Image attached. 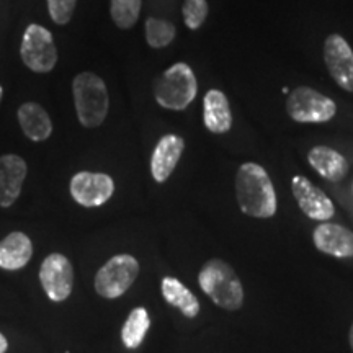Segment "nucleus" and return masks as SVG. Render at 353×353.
<instances>
[{"mask_svg":"<svg viewBox=\"0 0 353 353\" xmlns=\"http://www.w3.org/2000/svg\"><path fill=\"white\" fill-rule=\"evenodd\" d=\"M291 190H293V195L296 198L299 208L311 219L329 221L334 216L335 208L332 200L314 183L309 182L306 176H293Z\"/></svg>","mask_w":353,"mask_h":353,"instance_id":"11","label":"nucleus"},{"mask_svg":"<svg viewBox=\"0 0 353 353\" xmlns=\"http://www.w3.org/2000/svg\"><path fill=\"white\" fill-rule=\"evenodd\" d=\"M307 161L312 169L329 182H341L348 174L347 159L327 145L312 148L307 154Z\"/></svg>","mask_w":353,"mask_h":353,"instance_id":"16","label":"nucleus"},{"mask_svg":"<svg viewBox=\"0 0 353 353\" xmlns=\"http://www.w3.org/2000/svg\"><path fill=\"white\" fill-rule=\"evenodd\" d=\"M286 112L298 123H325L337 113L332 99L311 87H296L288 94Z\"/></svg>","mask_w":353,"mask_h":353,"instance_id":"6","label":"nucleus"},{"mask_svg":"<svg viewBox=\"0 0 353 353\" xmlns=\"http://www.w3.org/2000/svg\"><path fill=\"white\" fill-rule=\"evenodd\" d=\"M74 103L79 121L85 128H97L105 121L110 108L108 90L101 77L82 72L72 82Z\"/></svg>","mask_w":353,"mask_h":353,"instance_id":"3","label":"nucleus"},{"mask_svg":"<svg viewBox=\"0 0 353 353\" xmlns=\"http://www.w3.org/2000/svg\"><path fill=\"white\" fill-rule=\"evenodd\" d=\"M203 120L206 130L214 134L228 132L232 126V113L228 97L218 88L208 90L203 99Z\"/></svg>","mask_w":353,"mask_h":353,"instance_id":"15","label":"nucleus"},{"mask_svg":"<svg viewBox=\"0 0 353 353\" xmlns=\"http://www.w3.org/2000/svg\"><path fill=\"white\" fill-rule=\"evenodd\" d=\"M175 25L167 20L161 19H151L145 20V41L151 48L161 50V48L169 46L175 38Z\"/></svg>","mask_w":353,"mask_h":353,"instance_id":"21","label":"nucleus"},{"mask_svg":"<svg viewBox=\"0 0 353 353\" xmlns=\"http://www.w3.org/2000/svg\"><path fill=\"white\" fill-rule=\"evenodd\" d=\"M324 63L337 85L345 92H353V51L345 38L337 33L325 38Z\"/></svg>","mask_w":353,"mask_h":353,"instance_id":"10","label":"nucleus"},{"mask_svg":"<svg viewBox=\"0 0 353 353\" xmlns=\"http://www.w3.org/2000/svg\"><path fill=\"white\" fill-rule=\"evenodd\" d=\"M236 196L242 213L252 218H272L276 213V195L267 170L247 162L236 175Z\"/></svg>","mask_w":353,"mask_h":353,"instance_id":"1","label":"nucleus"},{"mask_svg":"<svg viewBox=\"0 0 353 353\" xmlns=\"http://www.w3.org/2000/svg\"><path fill=\"white\" fill-rule=\"evenodd\" d=\"M7 347H8V343H7V339L3 337L2 334H0V353H6Z\"/></svg>","mask_w":353,"mask_h":353,"instance_id":"25","label":"nucleus"},{"mask_svg":"<svg viewBox=\"0 0 353 353\" xmlns=\"http://www.w3.org/2000/svg\"><path fill=\"white\" fill-rule=\"evenodd\" d=\"M198 82L192 68L176 63L154 81V97L157 103L167 110H185L195 100Z\"/></svg>","mask_w":353,"mask_h":353,"instance_id":"4","label":"nucleus"},{"mask_svg":"<svg viewBox=\"0 0 353 353\" xmlns=\"http://www.w3.org/2000/svg\"><path fill=\"white\" fill-rule=\"evenodd\" d=\"M77 0H48L50 15L56 25H68L76 12Z\"/></svg>","mask_w":353,"mask_h":353,"instance_id":"24","label":"nucleus"},{"mask_svg":"<svg viewBox=\"0 0 353 353\" xmlns=\"http://www.w3.org/2000/svg\"><path fill=\"white\" fill-rule=\"evenodd\" d=\"M283 94H285V95H288V94H290V88H286V87H285V88H283Z\"/></svg>","mask_w":353,"mask_h":353,"instance_id":"28","label":"nucleus"},{"mask_svg":"<svg viewBox=\"0 0 353 353\" xmlns=\"http://www.w3.org/2000/svg\"><path fill=\"white\" fill-rule=\"evenodd\" d=\"M162 294H164L165 301L176 309H180V312L185 317H193L198 316L200 312V303L195 294L185 286L182 281L176 280L174 276H165L162 280Z\"/></svg>","mask_w":353,"mask_h":353,"instance_id":"19","label":"nucleus"},{"mask_svg":"<svg viewBox=\"0 0 353 353\" xmlns=\"http://www.w3.org/2000/svg\"><path fill=\"white\" fill-rule=\"evenodd\" d=\"M21 61L33 72H50L57 63V50L52 34L41 25H30L21 41Z\"/></svg>","mask_w":353,"mask_h":353,"instance_id":"7","label":"nucleus"},{"mask_svg":"<svg viewBox=\"0 0 353 353\" xmlns=\"http://www.w3.org/2000/svg\"><path fill=\"white\" fill-rule=\"evenodd\" d=\"M2 95H3V88L0 85V101H2Z\"/></svg>","mask_w":353,"mask_h":353,"instance_id":"27","label":"nucleus"},{"mask_svg":"<svg viewBox=\"0 0 353 353\" xmlns=\"http://www.w3.org/2000/svg\"><path fill=\"white\" fill-rule=\"evenodd\" d=\"M348 342H350V347H352V350H353V324H352V327H350V332H348Z\"/></svg>","mask_w":353,"mask_h":353,"instance_id":"26","label":"nucleus"},{"mask_svg":"<svg viewBox=\"0 0 353 353\" xmlns=\"http://www.w3.org/2000/svg\"><path fill=\"white\" fill-rule=\"evenodd\" d=\"M183 20L190 30H198L208 17V2L206 0H185Z\"/></svg>","mask_w":353,"mask_h":353,"instance_id":"23","label":"nucleus"},{"mask_svg":"<svg viewBox=\"0 0 353 353\" xmlns=\"http://www.w3.org/2000/svg\"><path fill=\"white\" fill-rule=\"evenodd\" d=\"M26 162L15 154L0 157V206L8 208L20 196L26 179Z\"/></svg>","mask_w":353,"mask_h":353,"instance_id":"13","label":"nucleus"},{"mask_svg":"<svg viewBox=\"0 0 353 353\" xmlns=\"http://www.w3.org/2000/svg\"><path fill=\"white\" fill-rule=\"evenodd\" d=\"M149 325H151V319H149L148 311L144 307L132 309L121 330L123 343L128 348H138L148 334Z\"/></svg>","mask_w":353,"mask_h":353,"instance_id":"20","label":"nucleus"},{"mask_svg":"<svg viewBox=\"0 0 353 353\" xmlns=\"http://www.w3.org/2000/svg\"><path fill=\"white\" fill-rule=\"evenodd\" d=\"M19 121L26 138L32 141H44L50 138L52 132L50 114L41 105L33 103V101L21 105L19 110Z\"/></svg>","mask_w":353,"mask_h":353,"instance_id":"18","label":"nucleus"},{"mask_svg":"<svg viewBox=\"0 0 353 353\" xmlns=\"http://www.w3.org/2000/svg\"><path fill=\"white\" fill-rule=\"evenodd\" d=\"M198 283L216 306L237 311L244 303V288L239 276L224 260H208L198 273Z\"/></svg>","mask_w":353,"mask_h":353,"instance_id":"2","label":"nucleus"},{"mask_svg":"<svg viewBox=\"0 0 353 353\" xmlns=\"http://www.w3.org/2000/svg\"><path fill=\"white\" fill-rule=\"evenodd\" d=\"M312 241L317 250L332 257H353V232L334 223H322L314 229Z\"/></svg>","mask_w":353,"mask_h":353,"instance_id":"12","label":"nucleus"},{"mask_svg":"<svg viewBox=\"0 0 353 353\" xmlns=\"http://www.w3.org/2000/svg\"><path fill=\"white\" fill-rule=\"evenodd\" d=\"M114 192L113 179L99 172H79L70 180V195L85 208L101 206Z\"/></svg>","mask_w":353,"mask_h":353,"instance_id":"9","label":"nucleus"},{"mask_svg":"<svg viewBox=\"0 0 353 353\" xmlns=\"http://www.w3.org/2000/svg\"><path fill=\"white\" fill-rule=\"evenodd\" d=\"M139 275V263L132 255L121 254L110 259L95 275V290L107 299L125 294Z\"/></svg>","mask_w":353,"mask_h":353,"instance_id":"5","label":"nucleus"},{"mask_svg":"<svg viewBox=\"0 0 353 353\" xmlns=\"http://www.w3.org/2000/svg\"><path fill=\"white\" fill-rule=\"evenodd\" d=\"M39 280L51 301L61 303L69 298L74 286V268L68 257L51 254L44 259L39 270Z\"/></svg>","mask_w":353,"mask_h":353,"instance_id":"8","label":"nucleus"},{"mask_svg":"<svg viewBox=\"0 0 353 353\" xmlns=\"http://www.w3.org/2000/svg\"><path fill=\"white\" fill-rule=\"evenodd\" d=\"M183 149L185 141L176 134H165L159 139L151 159V172L157 183H164L172 175L182 157Z\"/></svg>","mask_w":353,"mask_h":353,"instance_id":"14","label":"nucleus"},{"mask_svg":"<svg viewBox=\"0 0 353 353\" xmlns=\"http://www.w3.org/2000/svg\"><path fill=\"white\" fill-rule=\"evenodd\" d=\"M33 245L23 232H12L0 242V268L19 270L30 262Z\"/></svg>","mask_w":353,"mask_h":353,"instance_id":"17","label":"nucleus"},{"mask_svg":"<svg viewBox=\"0 0 353 353\" xmlns=\"http://www.w3.org/2000/svg\"><path fill=\"white\" fill-rule=\"evenodd\" d=\"M141 6H143V0H112L110 13H112L114 25L121 30L134 26L139 19Z\"/></svg>","mask_w":353,"mask_h":353,"instance_id":"22","label":"nucleus"}]
</instances>
